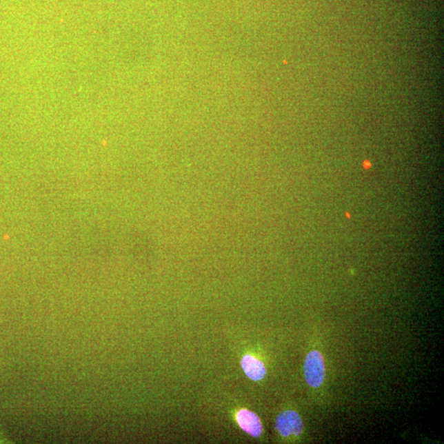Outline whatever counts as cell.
I'll list each match as a JSON object with an SVG mask.
<instances>
[{"label": "cell", "mask_w": 444, "mask_h": 444, "mask_svg": "<svg viewBox=\"0 0 444 444\" xmlns=\"http://www.w3.org/2000/svg\"><path fill=\"white\" fill-rule=\"evenodd\" d=\"M306 382L312 387H319L322 385L325 374L323 358L319 352L313 351L308 354L304 365Z\"/></svg>", "instance_id": "6da1fadb"}, {"label": "cell", "mask_w": 444, "mask_h": 444, "mask_svg": "<svg viewBox=\"0 0 444 444\" xmlns=\"http://www.w3.org/2000/svg\"><path fill=\"white\" fill-rule=\"evenodd\" d=\"M236 421L241 428L251 436L259 438L262 434V423L255 413L245 409L241 410L237 412Z\"/></svg>", "instance_id": "3957f363"}, {"label": "cell", "mask_w": 444, "mask_h": 444, "mask_svg": "<svg viewBox=\"0 0 444 444\" xmlns=\"http://www.w3.org/2000/svg\"><path fill=\"white\" fill-rule=\"evenodd\" d=\"M276 429L283 437L299 436L303 432V422L296 412L285 411L277 416Z\"/></svg>", "instance_id": "7a4b0ae2"}, {"label": "cell", "mask_w": 444, "mask_h": 444, "mask_svg": "<svg viewBox=\"0 0 444 444\" xmlns=\"http://www.w3.org/2000/svg\"><path fill=\"white\" fill-rule=\"evenodd\" d=\"M241 367L247 376L253 381H260L267 374L263 363L250 355H246L242 358Z\"/></svg>", "instance_id": "277c9868"}]
</instances>
